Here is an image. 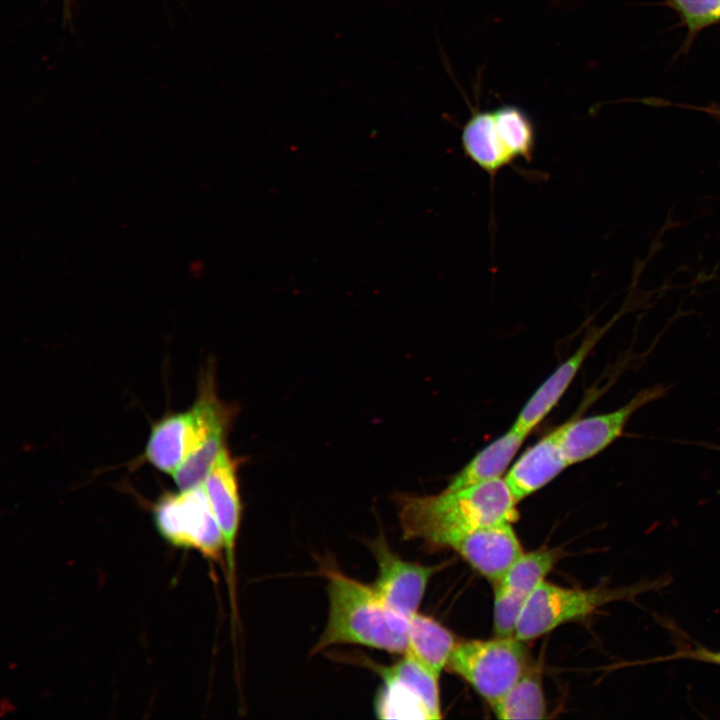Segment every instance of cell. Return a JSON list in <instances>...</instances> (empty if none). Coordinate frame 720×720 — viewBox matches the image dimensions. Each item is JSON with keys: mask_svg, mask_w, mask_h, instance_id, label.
Masks as SVG:
<instances>
[{"mask_svg": "<svg viewBox=\"0 0 720 720\" xmlns=\"http://www.w3.org/2000/svg\"><path fill=\"white\" fill-rule=\"evenodd\" d=\"M395 503L403 539L439 547L454 535L519 518L518 502L502 478L436 495L399 494Z\"/></svg>", "mask_w": 720, "mask_h": 720, "instance_id": "cell-1", "label": "cell"}, {"mask_svg": "<svg viewBox=\"0 0 720 720\" xmlns=\"http://www.w3.org/2000/svg\"><path fill=\"white\" fill-rule=\"evenodd\" d=\"M322 568L327 580L328 617L311 653L334 645L354 644L404 654L410 618L385 605L372 585L349 577L329 563Z\"/></svg>", "mask_w": 720, "mask_h": 720, "instance_id": "cell-2", "label": "cell"}, {"mask_svg": "<svg viewBox=\"0 0 720 720\" xmlns=\"http://www.w3.org/2000/svg\"><path fill=\"white\" fill-rule=\"evenodd\" d=\"M214 376H202L198 397L186 411L169 414L152 426L144 459L157 470L172 475L186 457L209 436L227 431L232 409L220 401Z\"/></svg>", "mask_w": 720, "mask_h": 720, "instance_id": "cell-3", "label": "cell"}, {"mask_svg": "<svg viewBox=\"0 0 720 720\" xmlns=\"http://www.w3.org/2000/svg\"><path fill=\"white\" fill-rule=\"evenodd\" d=\"M663 582L651 581L628 587L596 586L566 588L543 581L527 598L514 636L524 642L538 638L567 622L584 619L598 608L657 588Z\"/></svg>", "mask_w": 720, "mask_h": 720, "instance_id": "cell-4", "label": "cell"}, {"mask_svg": "<svg viewBox=\"0 0 720 720\" xmlns=\"http://www.w3.org/2000/svg\"><path fill=\"white\" fill-rule=\"evenodd\" d=\"M524 641L515 636L458 642L447 664L491 707L528 669Z\"/></svg>", "mask_w": 720, "mask_h": 720, "instance_id": "cell-5", "label": "cell"}, {"mask_svg": "<svg viewBox=\"0 0 720 720\" xmlns=\"http://www.w3.org/2000/svg\"><path fill=\"white\" fill-rule=\"evenodd\" d=\"M154 524L170 544L220 561L225 542L204 485L166 493L153 508Z\"/></svg>", "mask_w": 720, "mask_h": 720, "instance_id": "cell-6", "label": "cell"}, {"mask_svg": "<svg viewBox=\"0 0 720 720\" xmlns=\"http://www.w3.org/2000/svg\"><path fill=\"white\" fill-rule=\"evenodd\" d=\"M382 679L374 710L382 719H439L441 718L439 678L408 653L392 665H380L366 660Z\"/></svg>", "mask_w": 720, "mask_h": 720, "instance_id": "cell-7", "label": "cell"}, {"mask_svg": "<svg viewBox=\"0 0 720 720\" xmlns=\"http://www.w3.org/2000/svg\"><path fill=\"white\" fill-rule=\"evenodd\" d=\"M668 389L664 384L652 385L615 410L564 423L561 446L567 463L577 464L602 452L623 435L638 410L665 396Z\"/></svg>", "mask_w": 720, "mask_h": 720, "instance_id": "cell-8", "label": "cell"}, {"mask_svg": "<svg viewBox=\"0 0 720 720\" xmlns=\"http://www.w3.org/2000/svg\"><path fill=\"white\" fill-rule=\"evenodd\" d=\"M377 567L372 585L379 599L395 612L412 617L418 612L426 587L436 567L402 559L389 546L385 536L368 542Z\"/></svg>", "mask_w": 720, "mask_h": 720, "instance_id": "cell-9", "label": "cell"}, {"mask_svg": "<svg viewBox=\"0 0 720 720\" xmlns=\"http://www.w3.org/2000/svg\"><path fill=\"white\" fill-rule=\"evenodd\" d=\"M442 546L456 551L493 584L504 576L524 552L510 522L483 526L454 535L446 539Z\"/></svg>", "mask_w": 720, "mask_h": 720, "instance_id": "cell-10", "label": "cell"}, {"mask_svg": "<svg viewBox=\"0 0 720 720\" xmlns=\"http://www.w3.org/2000/svg\"><path fill=\"white\" fill-rule=\"evenodd\" d=\"M203 485L224 537L228 582L230 591L233 592L235 547L241 523L242 505L237 463L226 447L216 458Z\"/></svg>", "mask_w": 720, "mask_h": 720, "instance_id": "cell-11", "label": "cell"}, {"mask_svg": "<svg viewBox=\"0 0 720 720\" xmlns=\"http://www.w3.org/2000/svg\"><path fill=\"white\" fill-rule=\"evenodd\" d=\"M563 425L527 449L504 478L517 502L540 490L569 464L561 446Z\"/></svg>", "mask_w": 720, "mask_h": 720, "instance_id": "cell-12", "label": "cell"}, {"mask_svg": "<svg viewBox=\"0 0 720 720\" xmlns=\"http://www.w3.org/2000/svg\"><path fill=\"white\" fill-rule=\"evenodd\" d=\"M608 327L609 325L591 331L576 351L539 386L518 414L513 424L516 430L528 435L548 415Z\"/></svg>", "mask_w": 720, "mask_h": 720, "instance_id": "cell-13", "label": "cell"}, {"mask_svg": "<svg viewBox=\"0 0 720 720\" xmlns=\"http://www.w3.org/2000/svg\"><path fill=\"white\" fill-rule=\"evenodd\" d=\"M461 143L466 156L490 176L515 160L497 131L493 112L474 113L463 127Z\"/></svg>", "mask_w": 720, "mask_h": 720, "instance_id": "cell-14", "label": "cell"}, {"mask_svg": "<svg viewBox=\"0 0 720 720\" xmlns=\"http://www.w3.org/2000/svg\"><path fill=\"white\" fill-rule=\"evenodd\" d=\"M455 636L432 617L414 614L409 619L408 647L411 655L435 677L447 668L450 656L457 645Z\"/></svg>", "mask_w": 720, "mask_h": 720, "instance_id": "cell-15", "label": "cell"}, {"mask_svg": "<svg viewBox=\"0 0 720 720\" xmlns=\"http://www.w3.org/2000/svg\"><path fill=\"white\" fill-rule=\"evenodd\" d=\"M527 435L513 426L479 451L451 480L447 489H458L501 478Z\"/></svg>", "mask_w": 720, "mask_h": 720, "instance_id": "cell-16", "label": "cell"}, {"mask_svg": "<svg viewBox=\"0 0 720 720\" xmlns=\"http://www.w3.org/2000/svg\"><path fill=\"white\" fill-rule=\"evenodd\" d=\"M499 719H543L546 703L541 673L528 667L521 678L493 706Z\"/></svg>", "mask_w": 720, "mask_h": 720, "instance_id": "cell-17", "label": "cell"}, {"mask_svg": "<svg viewBox=\"0 0 720 720\" xmlns=\"http://www.w3.org/2000/svg\"><path fill=\"white\" fill-rule=\"evenodd\" d=\"M561 558V551L541 548L522 553L510 566L500 583L512 593L527 600Z\"/></svg>", "mask_w": 720, "mask_h": 720, "instance_id": "cell-18", "label": "cell"}, {"mask_svg": "<svg viewBox=\"0 0 720 720\" xmlns=\"http://www.w3.org/2000/svg\"><path fill=\"white\" fill-rule=\"evenodd\" d=\"M497 131L510 153L531 160L535 148V130L528 115L514 105H503L492 111Z\"/></svg>", "mask_w": 720, "mask_h": 720, "instance_id": "cell-19", "label": "cell"}, {"mask_svg": "<svg viewBox=\"0 0 720 720\" xmlns=\"http://www.w3.org/2000/svg\"><path fill=\"white\" fill-rule=\"evenodd\" d=\"M226 431L209 436L192 451L171 475L178 490L184 491L203 484L216 458L223 450Z\"/></svg>", "mask_w": 720, "mask_h": 720, "instance_id": "cell-20", "label": "cell"}, {"mask_svg": "<svg viewBox=\"0 0 720 720\" xmlns=\"http://www.w3.org/2000/svg\"><path fill=\"white\" fill-rule=\"evenodd\" d=\"M687 28L689 39L720 22V0H666Z\"/></svg>", "mask_w": 720, "mask_h": 720, "instance_id": "cell-21", "label": "cell"}, {"mask_svg": "<svg viewBox=\"0 0 720 720\" xmlns=\"http://www.w3.org/2000/svg\"><path fill=\"white\" fill-rule=\"evenodd\" d=\"M493 619L494 632L498 637H511L526 599L512 593L500 583H494Z\"/></svg>", "mask_w": 720, "mask_h": 720, "instance_id": "cell-22", "label": "cell"}, {"mask_svg": "<svg viewBox=\"0 0 720 720\" xmlns=\"http://www.w3.org/2000/svg\"><path fill=\"white\" fill-rule=\"evenodd\" d=\"M675 657L695 659V660H700V661L720 665V651H709L707 649L698 648V649H694V650L681 652L677 655H674L673 658H675Z\"/></svg>", "mask_w": 720, "mask_h": 720, "instance_id": "cell-23", "label": "cell"}, {"mask_svg": "<svg viewBox=\"0 0 720 720\" xmlns=\"http://www.w3.org/2000/svg\"><path fill=\"white\" fill-rule=\"evenodd\" d=\"M695 109L703 110L706 113H709L714 117L720 118V106L712 105L710 107H704V108L697 107Z\"/></svg>", "mask_w": 720, "mask_h": 720, "instance_id": "cell-24", "label": "cell"}]
</instances>
